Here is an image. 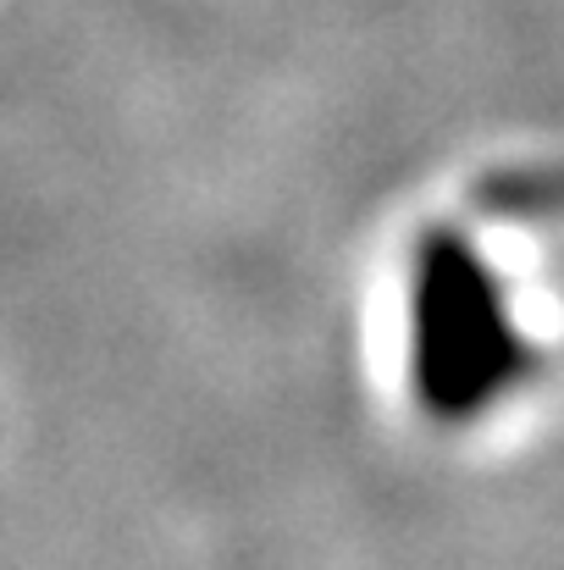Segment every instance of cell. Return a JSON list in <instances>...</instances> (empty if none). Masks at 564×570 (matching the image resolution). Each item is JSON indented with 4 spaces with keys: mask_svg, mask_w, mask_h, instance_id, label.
I'll return each instance as SVG.
<instances>
[]
</instances>
